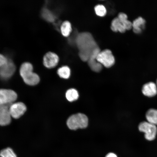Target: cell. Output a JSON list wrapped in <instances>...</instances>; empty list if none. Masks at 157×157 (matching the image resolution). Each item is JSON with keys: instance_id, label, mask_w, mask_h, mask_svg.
Wrapping results in <instances>:
<instances>
[{"instance_id": "1", "label": "cell", "mask_w": 157, "mask_h": 157, "mask_svg": "<svg viewBox=\"0 0 157 157\" xmlns=\"http://www.w3.org/2000/svg\"><path fill=\"white\" fill-rule=\"evenodd\" d=\"M76 43L79 50V56L84 62H87L91 58H96L101 51L92 35L88 32L78 33L76 38Z\"/></svg>"}, {"instance_id": "2", "label": "cell", "mask_w": 157, "mask_h": 157, "mask_svg": "<svg viewBox=\"0 0 157 157\" xmlns=\"http://www.w3.org/2000/svg\"><path fill=\"white\" fill-rule=\"evenodd\" d=\"M20 75L24 82L30 85H34L38 84L40 79L39 76L33 72V67L28 62H25L20 66Z\"/></svg>"}, {"instance_id": "3", "label": "cell", "mask_w": 157, "mask_h": 157, "mask_svg": "<svg viewBox=\"0 0 157 157\" xmlns=\"http://www.w3.org/2000/svg\"><path fill=\"white\" fill-rule=\"evenodd\" d=\"M88 124V119L85 114L78 113L72 115L67 120V124L71 130H76L79 128L87 127Z\"/></svg>"}, {"instance_id": "4", "label": "cell", "mask_w": 157, "mask_h": 157, "mask_svg": "<svg viewBox=\"0 0 157 157\" xmlns=\"http://www.w3.org/2000/svg\"><path fill=\"white\" fill-rule=\"evenodd\" d=\"M138 129L144 133L145 139L149 141L154 140L157 135V127L147 121H143L138 125Z\"/></svg>"}, {"instance_id": "5", "label": "cell", "mask_w": 157, "mask_h": 157, "mask_svg": "<svg viewBox=\"0 0 157 157\" xmlns=\"http://www.w3.org/2000/svg\"><path fill=\"white\" fill-rule=\"evenodd\" d=\"M96 60L107 68L111 67L115 63V58L111 51L108 49L101 51L97 56Z\"/></svg>"}, {"instance_id": "6", "label": "cell", "mask_w": 157, "mask_h": 157, "mask_svg": "<svg viewBox=\"0 0 157 157\" xmlns=\"http://www.w3.org/2000/svg\"><path fill=\"white\" fill-rule=\"evenodd\" d=\"M17 98V94L14 91L10 89H0V104L10 105Z\"/></svg>"}, {"instance_id": "7", "label": "cell", "mask_w": 157, "mask_h": 157, "mask_svg": "<svg viewBox=\"0 0 157 157\" xmlns=\"http://www.w3.org/2000/svg\"><path fill=\"white\" fill-rule=\"evenodd\" d=\"M16 69L13 61L8 59L7 62L0 67V77L4 79H8L14 74Z\"/></svg>"}, {"instance_id": "8", "label": "cell", "mask_w": 157, "mask_h": 157, "mask_svg": "<svg viewBox=\"0 0 157 157\" xmlns=\"http://www.w3.org/2000/svg\"><path fill=\"white\" fill-rule=\"evenodd\" d=\"M26 107L25 104L22 102L13 103L9 107V111L11 117L18 119L25 112Z\"/></svg>"}, {"instance_id": "9", "label": "cell", "mask_w": 157, "mask_h": 157, "mask_svg": "<svg viewBox=\"0 0 157 157\" xmlns=\"http://www.w3.org/2000/svg\"><path fill=\"white\" fill-rule=\"evenodd\" d=\"M10 105L0 104L1 126H6L9 124L11 122V117L9 111V107Z\"/></svg>"}, {"instance_id": "10", "label": "cell", "mask_w": 157, "mask_h": 157, "mask_svg": "<svg viewBox=\"0 0 157 157\" xmlns=\"http://www.w3.org/2000/svg\"><path fill=\"white\" fill-rule=\"evenodd\" d=\"M59 60V57L55 53L49 52L46 53L43 58L44 66L49 68L54 67L57 65Z\"/></svg>"}, {"instance_id": "11", "label": "cell", "mask_w": 157, "mask_h": 157, "mask_svg": "<svg viewBox=\"0 0 157 157\" xmlns=\"http://www.w3.org/2000/svg\"><path fill=\"white\" fill-rule=\"evenodd\" d=\"M142 90L145 96L149 97H153L157 93V86L154 83L149 82L143 86Z\"/></svg>"}, {"instance_id": "12", "label": "cell", "mask_w": 157, "mask_h": 157, "mask_svg": "<svg viewBox=\"0 0 157 157\" xmlns=\"http://www.w3.org/2000/svg\"><path fill=\"white\" fill-rule=\"evenodd\" d=\"M110 28L111 29L115 32L118 31L121 33H124L126 30L117 17H115L112 20Z\"/></svg>"}, {"instance_id": "13", "label": "cell", "mask_w": 157, "mask_h": 157, "mask_svg": "<svg viewBox=\"0 0 157 157\" xmlns=\"http://www.w3.org/2000/svg\"><path fill=\"white\" fill-rule=\"evenodd\" d=\"M145 117L147 121L157 126V110L150 109L146 112Z\"/></svg>"}, {"instance_id": "14", "label": "cell", "mask_w": 157, "mask_h": 157, "mask_svg": "<svg viewBox=\"0 0 157 157\" xmlns=\"http://www.w3.org/2000/svg\"><path fill=\"white\" fill-rule=\"evenodd\" d=\"M117 17L126 30H129L132 28V23L127 19V16L126 14L120 13L118 14Z\"/></svg>"}, {"instance_id": "15", "label": "cell", "mask_w": 157, "mask_h": 157, "mask_svg": "<svg viewBox=\"0 0 157 157\" xmlns=\"http://www.w3.org/2000/svg\"><path fill=\"white\" fill-rule=\"evenodd\" d=\"M91 69L95 72H100L102 69V65L96 60V58H91L87 61Z\"/></svg>"}, {"instance_id": "16", "label": "cell", "mask_w": 157, "mask_h": 157, "mask_svg": "<svg viewBox=\"0 0 157 157\" xmlns=\"http://www.w3.org/2000/svg\"><path fill=\"white\" fill-rule=\"evenodd\" d=\"M72 31L71 25L69 21H65L62 24L60 31L63 36L65 37H68L69 35Z\"/></svg>"}, {"instance_id": "17", "label": "cell", "mask_w": 157, "mask_h": 157, "mask_svg": "<svg viewBox=\"0 0 157 157\" xmlns=\"http://www.w3.org/2000/svg\"><path fill=\"white\" fill-rule=\"evenodd\" d=\"M41 15L46 21L52 22L55 21L56 17L53 13L47 8H44L41 11Z\"/></svg>"}, {"instance_id": "18", "label": "cell", "mask_w": 157, "mask_h": 157, "mask_svg": "<svg viewBox=\"0 0 157 157\" xmlns=\"http://www.w3.org/2000/svg\"><path fill=\"white\" fill-rule=\"evenodd\" d=\"M67 99L70 102H72L78 99L79 94L77 91L74 88L68 90L66 92Z\"/></svg>"}, {"instance_id": "19", "label": "cell", "mask_w": 157, "mask_h": 157, "mask_svg": "<svg viewBox=\"0 0 157 157\" xmlns=\"http://www.w3.org/2000/svg\"><path fill=\"white\" fill-rule=\"evenodd\" d=\"M70 70L69 67L66 66H62L59 68L57 70L58 75L61 78L67 79L70 75Z\"/></svg>"}, {"instance_id": "20", "label": "cell", "mask_w": 157, "mask_h": 157, "mask_svg": "<svg viewBox=\"0 0 157 157\" xmlns=\"http://www.w3.org/2000/svg\"><path fill=\"white\" fill-rule=\"evenodd\" d=\"M1 157H17L13 149L8 147L1 150L0 152Z\"/></svg>"}, {"instance_id": "21", "label": "cell", "mask_w": 157, "mask_h": 157, "mask_svg": "<svg viewBox=\"0 0 157 157\" xmlns=\"http://www.w3.org/2000/svg\"><path fill=\"white\" fill-rule=\"evenodd\" d=\"M94 10L96 14L100 17L104 16L106 14V10L103 5L98 4L94 7Z\"/></svg>"}, {"instance_id": "22", "label": "cell", "mask_w": 157, "mask_h": 157, "mask_svg": "<svg viewBox=\"0 0 157 157\" xmlns=\"http://www.w3.org/2000/svg\"><path fill=\"white\" fill-rule=\"evenodd\" d=\"M145 22V20L141 17H139L133 20L132 22V28H140Z\"/></svg>"}, {"instance_id": "23", "label": "cell", "mask_w": 157, "mask_h": 157, "mask_svg": "<svg viewBox=\"0 0 157 157\" xmlns=\"http://www.w3.org/2000/svg\"><path fill=\"white\" fill-rule=\"evenodd\" d=\"M8 59L3 55L0 53V67L7 62Z\"/></svg>"}, {"instance_id": "24", "label": "cell", "mask_w": 157, "mask_h": 157, "mask_svg": "<svg viewBox=\"0 0 157 157\" xmlns=\"http://www.w3.org/2000/svg\"><path fill=\"white\" fill-rule=\"evenodd\" d=\"M133 32L136 33H139L141 31L140 28H133Z\"/></svg>"}, {"instance_id": "25", "label": "cell", "mask_w": 157, "mask_h": 157, "mask_svg": "<svg viewBox=\"0 0 157 157\" xmlns=\"http://www.w3.org/2000/svg\"><path fill=\"white\" fill-rule=\"evenodd\" d=\"M106 157H117V156L114 153H110L108 154Z\"/></svg>"}, {"instance_id": "26", "label": "cell", "mask_w": 157, "mask_h": 157, "mask_svg": "<svg viewBox=\"0 0 157 157\" xmlns=\"http://www.w3.org/2000/svg\"><path fill=\"white\" fill-rule=\"evenodd\" d=\"M156 85H157V81H156Z\"/></svg>"}]
</instances>
